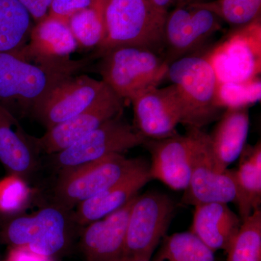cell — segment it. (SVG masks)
<instances>
[{"label":"cell","mask_w":261,"mask_h":261,"mask_svg":"<svg viewBox=\"0 0 261 261\" xmlns=\"http://www.w3.org/2000/svg\"><path fill=\"white\" fill-rule=\"evenodd\" d=\"M105 37L101 53L121 46H135L161 55L168 13L148 0H107L104 10Z\"/></svg>","instance_id":"6da1fadb"},{"label":"cell","mask_w":261,"mask_h":261,"mask_svg":"<svg viewBox=\"0 0 261 261\" xmlns=\"http://www.w3.org/2000/svg\"><path fill=\"white\" fill-rule=\"evenodd\" d=\"M166 78L177 89L181 99V124L202 128L222 114L217 99L219 80L205 56H187L172 62Z\"/></svg>","instance_id":"7a4b0ae2"},{"label":"cell","mask_w":261,"mask_h":261,"mask_svg":"<svg viewBox=\"0 0 261 261\" xmlns=\"http://www.w3.org/2000/svg\"><path fill=\"white\" fill-rule=\"evenodd\" d=\"M102 81L123 99L129 100L148 89L159 87L169 64L164 57L146 48L121 46L103 51Z\"/></svg>","instance_id":"3957f363"},{"label":"cell","mask_w":261,"mask_h":261,"mask_svg":"<svg viewBox=\"0 0 261 261\" xmlns=\"http://www.w3.org/2000/svg\"><path fill=\"white\" fill-rule=\"evenodd\" d=\"M87 63L68 66L34 64L19 51L0 53V102L34 108L49 92Z\"/></svg>","instance_id":"277c9868"},{"label":"cell","mask_w":261,"mask_h":261,"mask_svg":"<svg viewBox=\"0 0 261 261\" xmlns=\"http://www.w3.org/2000/svg\"><path fill=\"white\" fill-rule=\"evenodd\" d=\"M174 211V202L166 194L150 192L137 195L130 211L121 257L150 260L166 236Z\"/></svg>","instance_id":"5b68a950"},{"label":"cell","mask_w":261,"mask_h":261,"mask_svg":"<svg viewBox=\"0 0 261 261\" xmlns=\"http://www.w3.org/2000/svg\"><path fill=\"white\" fill-rule=\"evenodd\" d=\"M219 83L249 82L261 71L260 18L238 28L205 55Z\"/></svg>","instance_id":"8992f818"},{"label":"cell","mask_w":261,"mask_h":261,"mask_svg":"<svg viewBox=\"0 0 261 261\" xmlns=\"http://www.w3.org/2000/svg\"><path fill=\"white\" fill-rule=\"evenodd\" d=\"M194 146L191 174L182 203L193 205L209 202H235L236 185L232 170L220 172L216 167L208 134L200 128H192Z\"/></svg>","instance_id":"52a82bcc"},{"label":"cell","mask_w":261,"mask_h":261,"mask_svg":"<svg viewBox=\"0 0 261 261\" xmlns=\"http://www.w3.org/2000/svg\"><path fill=\"white\" fill-rule=\"evenodd\" d=\"M142 161L114 154L64 169L57 187V194L65 205L80 204L120 181Z\"/></svg>","instance_id":"ba28073f"},{"label":"cell","mask_w":261,"mask_h":261,"mask_svg":"<svg viewBox=\"0 0 261 261\" xmlns=\"http://www.w3.org/2000/svg\"><path fill=\"white\" fill-rule=\"evenodd\" d=\"M119 116L106 121L70 147L57 153L58 164L64 169L77 167L145 145L147 140L145 137Z\"/></svg>","instance_id":"9c48e42d"},{"label":"cell","mask_w":261,"mask_h":261,"mask_svg":"<svg viewBox=\"0 0 261 261\" xmlns=\"http://www.w3.org/2000/svg\"><path fill=\"white\" fill-rule=\"evenodd\" d=\"M221 19L202 3L180 6L167 15L164 58L168 64L202 45L221 28Z\"/></svg>","instance_id":"30bf717a"},{"label":"cell","mask_w":261,"mask_h":261,"mask_svg":"<svg viewBox=\"0 0 261 261\" xmlns=\"http://www.w3.org/2000/svg\"><path fill=\"white\" fill-rule=\"evenodd\" d=\"M111 92L102 80L72 75L56 85L33 110L49 129L83 112Z\"/></svg>","instance_id":"8fae6325"},{"label":"cell","mask_w":261,"mask_h":261,"mask_svg":"<svg viewBox=\"0 0 261 261\" xmlns=\"http://www.w3.org/2000/svg\"><path fill=\"white\" fill-rule=\"evenodd\" d=\"M136 129L146 140H160L177 133L183 109L177 89L173 84L148 89L130 99Z\"/></svg>","instance_id":"7c38bea8"},{"label":"cell","mask_w":261,"mask_h":261,"mask_svg":"<svg viewBox=\"0 0 261 261\" xmlns=\"http://www.w3.org/2000/svg\"><path fill=\"white\" fill-rule=\"evenodd\" d=\"M123 102L124 99L113 91L83 112L49 128L40 138L34 139V145L46 153H58L119 116Z\"/></svg>","instance_id":"4fadbf2b"},{"label":"cell","mask_w":261,"mask_h":261,"mask_svg":"<svg viewBox=\"0 0 261 261\" xmlns=\"http://www.w3.org/2000/svg\"><path fill=\"white\" fill-rule=\"evenodd\" d=\"M5 237L13 247H27L39 255L51 257L65 246L66 222L61 211L47 207L35 216L12 221Z\"/></svg>","instance_id":"5bb4252c"},{"label":"cell","mask_w":261,"mask_h":261,"mask_svg":"<svg viewBox=\"0 0 261 261\" xmlns=\"http://www.w3.org/2000/svg\"><path fill=\"white\" fill-rule=\"evenodd\" d=\"M145 145L151 154L152 179L159 180L172 190H186L191 174L192 128H188L184 135L176 133L160 140H147Z\"/></svg>","instance_id":"9a60e30c"},{"label":"cell","mask_w":261,"mask_h":261,"mask_svg":"<svg viewBox=\"0 0 261 261\" xmlns=\"http://www.w3.org/2000/svg\"><path fill=\"white\" fill-rule=\"evenodd\" d=\"M137 197L84 229L80 245L86 261H114L122 257L128 219Z\"/></svg>","instance_id":"2e32d148"},{"label":"cell","mask_w":261,"mask_h":261,"mask_svg":"<svg viewBox=\"0 0 261 261\" xmlns=\"http://www.w3.org/2000/svg\"><path fill=\"white\" fill-rule=\"evenodd\" d=\"M78 47L68 23L47 15L30 33V42L18 50L25 59L50 66H68L80 63L70 55Z\"/></svg>","instance_id":"e0dca14e"},{"label":"cell","mask_w":261,"mask_h":261,"mask_svg":"<svg viewBox=\"0 0 261 261\" xmlns=\"http://www.w3.org/2000/svg\"><path fill=\"white\" fill-rule=\"evenodd\" d=\"M151 180L149 163L143 160L120 181L79 204L77 221L81 224H88L112 214L137 196Z\"/></svg>","instance_id":"ac0fdd59"},{"label":"cell","mask_w":261,"mask_h":261,"mask_svg":"<svg viewBox=\"0 0 261 261\" xmlns=\"http://www.w3.org/2000/svg\"><path fill=\"white\" fill-rule=\"evenodd\" d=\"M217 124L209 136L211 150L220 172L241 155L246 145L250 116L248 108H228L218 119Z\"/></svg>","instance_id":"d6986e66"},{"label":"cell","mask_w":261,"mask_h":261,"mask_svg":"<svg viewBox=\"0 0 261 261\" xmlns=\"http://www.w3.org/2000/svg\"><path fill=\"white\" fill-rule=\"evenodd\" d=\"M242 220L228 204L209 202L195 206L193 220L189 231L213 251L226 252L238 233Z\"/></svg>","instance_id":"ffe728a7"},{"label":"cell","mask_w":261,"mask_h":261,"mask_svg":"<svg viewBox=\"0 0 261 261\" xmlns=\"http://www.w3.org/2000/svg\"><path fill=\"white\" fill-rule=\"evenodd\" d=\"M237 170H232L238 205L242 221L260 208L261 202V145H245Z\"/></svg>","instance_id":"44dd1931"},{"label":"cell","mask_w":261,"mask_h":261,"mask_svg":"<svg viewBox=\"0 0 261 261\" xmlns=\"http://www.w3.org/2000/svg\"><path fill=\"white\" fill-rule=\"evenodd\" d=\"M31 17L18 0H0V53L23 47L32 31Z\"/></svg>","instance_id":"7402d4cb"},{"label":"cell","mask_w":261,"mask_h":261,"mask_svg":"<svg viewBox=\"0 0 261 261\" xmlns=\"http://www.w3.org/2000/svg\"><path fill=\"white\" fill-rule=\"evenodd\" d=\"M12 121L11 115L0 106V161L13 172L19 174L30 168L33 157L21 135L13 129Z\"/></svg>","instance_id":"603a6c76"},{"label":"cell","mask_w":261,"mask_h":261,"mask_svg":"<svg viewBox=\"0 0 261 261\" xmlns=\"http://www.w3.org/2000/svg\"><path fill=\"white\" fill-rule=\"evenodd\" d=\"M152 261H216L215 252L191 231L165 236Z\"/></svg>","instance_id":"cb8c5ba5"},{"label":"cell","mask_w":261,"mask_h":261,"mask_svg":"<svg viewBox=\"0 0 261 261\" xmlns=\"http://www.w3.org/2000/svg\"><path fill=\"white\" fill-rule=\"evenodd\" d=\"M226 254V261H261L260 208L242 221L238 233Z\"/></svg>","instance_id":"d4e9b609"},{"label":"cell","mask_w":261,"mask_h":261,"mask_svg":"<svg viewBox=\"0 0 261 261\" xmlns=\"http://www.w3.org/2000/svg\"><path fill=\"white\" fill-rule=\"evenodd\" d=\"M104 7H90L77 12L68 20V27L77 45L99 47L105 37Z\"/></svg>","instance_id":"484cf974"},{"label":"cell","mask_w":261,"mask_h":261,"mask_svg":"<svg viewBox=\"0 0 261 261\" xmlns=\"http://www.w3.org/2000/svg\"><path fill=\"white\" fill-rule=\"evenodd\" d=\"M202 4L214 12L221 20L237 29L260 18L261 0H218Z\"/></svg>","instance_id":"4316f807"},{"label":"cell","mask_w":261,"mask_h":261,"mask_svg":"<svg viewBox=\"0 0 261 261\" xmlns=\"http://www.w3.org/2000/svg\"><path fill=\"white\" fill-rule=\"evenodd\" d=\"M261 82L260 78L245 82L219 83L217 99L220 107H247L260 101Z\"/></svg>","instance_id":"83f0119b"},{"label":"cell","mask_w":261,"mask_h":261,"mask_svg":"<svg viewBox=\"0 0 261 261\" xmlns=\"http://www.w3.org/2000/svg\"><path fill=\"white\" fill-rule=\"evenodd\" d=\"M29 195L25 182L17 175L0 181V211L13 213L23 207Z\"/></svg>","instance_id":"f1b7e54d"},{"label":"cell","mask_w":261,"mask_h":261,"mask_svg":"<svg viewBox=\"0 0 261 261\" xmlns=\"http://www.w3.org/2000/svg\"><path fill=\"white\" fill-rule=\"evenodd\" d=\"M95 5L101 6L94 0H53L49 6V15L68 23L70 17L77 12Z\"/></svg>","instance_id":"f546056e"},{"label":"cell","mask_w":261,"mask_h":261,"mask_svg":"<svg viewBox=\"0 0 261 261\" xmlns=\"http://www.w3.org/2000/svg\"><path fill=\"white\" fill-rule=\"evenodd\" d=\"M35 20L38 22L47 17L53 0H18Z\"/></svg>","instance_id":"4dcf8cb0"},{"label":"cell","mask_w":261,"mask_h":261,"mask_svg":"<svg viewBox=\"0 0 261 261\" xmlns=\"http://www.w3.org/2000/svg\"><path fill=\"white\" fill-rule=\"evenodd\" d=\"M5 261H53L50 257L39 255L27 247H13Z\"/></svg>","instance_id":"1f68e13d"},{"label":"cell","mask_w":261,"mask_h":261,"mask_svg":"<svg viewBox=\"0 0 261 261\" xmlns=\"http://www.w3.org/2000/svg\"><path fill=\"white\" fill-rule=\"evenodd\" d=\"M148 1L158 9L167 12L168 8L175 3H178L180 0H148Z\"/></svg>","instance_id":"d6a6232c"},{"label":"cell","mask_w":261,"mask_h":261,"mask_svg":"<svg viewBox=\"0 0 261 261\" xmlns=\"http://www.w3.org/2000/svg\"><path fill=\"white\" fill-rule=\"evenodd\" d=\"M114 261H151L150 260H147V259L143 258H134V257H120L118 260Z\"/></svg>","instance_id":"836d02e7"},{"label":"cell","mask_w":261,"mask_h":261,"mask_svg":"<svg viewBox=\"0 0 261 261\" xmlns=\"http://www.w3.org/2000/svg\"><path fill=\"white\" fill-rule=\"evenodd\" d=\"M97 5H101V6H105L106 1L107 0H94Z\"/></svg>","instance_id":"e575fe53"}]
</instances>
